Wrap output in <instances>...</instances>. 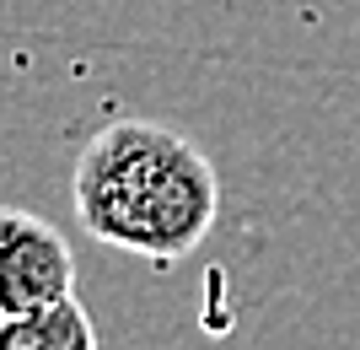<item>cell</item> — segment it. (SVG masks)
Returning a JSON list of instances; mask_svg holds the SVG:
<instances>
[{
    "instance_id": "6da1fadb",
    "label": "cell",
    "mask_w": 360,
    "mask_h": 350,
    "mask_svg": "<svg viewBox=\"0 0 360 350\" xmlns=\"http://www.w3.org/2000/svg\"><path fill=\"white\" fill-rule=\"evenodd\" d=\"M75 221L91 243L178 264L221 215L215 162L162 119H113L81 146L70 173Z\"/></svg>"
},
{
    "instance_id": "7a4b0ae2",
    "label": "cell",
    "mask_w": 360,
    "mask_h": 350,
    "mask_svg": "<svg viewBox=\"0 0 360 350\" xmlns=\"http://www.w3.org/2000/svg\"><path fill=\"white\" fill-rule=\"evenodd\" d=\"M75 296V254L44 215L0 205V318Z\"/></svg>"
},
{
    "instance_id": "3957f363",
    "label": "cell",
    "mask_w": 360,
    "mask_h": 350,
    "mask_svg": "<svg viewBox=\"0 0 360 350\" xmlns=\"http://www.w3.org/2000/svg\"><path fill=\"white\" fill-rule=\"evenodd\" d=\"M0 350H103L97 323L75 296L54 307H32L16 318H0Z\"/></svg>"
}]
</instances>
